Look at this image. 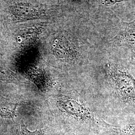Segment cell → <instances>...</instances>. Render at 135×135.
Returning <instances> with one entry per match:
<instances>
[{"mask_svg":"<svg viewBox=\"0 0 135 135\" xmlns=\"http://www.w3.org/2000/svg\"><path fill=\"white\" fill-rule=\"evenodd\" d=\"M61 111L72 120L73 129L81 134L98 132L102 129L109 130L110 127L97 120L91 109L79 98L73 96H64L58 100Z\"/></svg>","mask_w":135,"mask_h":135,"instance_id":"6da1fadb","label":"cell"},{"mask_svg":"<svg viewBox=\"0 0 135 135\" xmlns=\"http://www.w3.org/2000/svg\"><path fill=\"white\" fill-rule=\"evenodd\" d=\"M107 72L117 95L124 103L135 107V78L125 66L108 64Z\"/></svg>","mask_w":135,"mask_h":135,"instance_id":"7a4b0ae2","label":"cell"},{"mask_svg":"<svg viewBox=\"0 0 135 135\" xmlns=\"http://www.w3.org/2000/svg\"><path fill=\"white\" fill-rule=\"evenodd\" d=\"M9 12L16 22L29 20L47 19L50 17L48 10L38 5L15 2L9 7Z\"/></svg>","mask_w":135,"mask_h":135,"instance_id":"3957f363","label":"cell"},{"mask_svg":"<svg viewBox=\"0 0 135 135\" xmlns=\"http://www.w3.org/2000/svg\"><path fill=\"white\" fill-rule=\"evenodd\" d=\"M52 50L57 58L64 62H72L78 56L76 47L64 36H60L55 38L52 45Z\"/></svg>","mask_w":135,"mask_h":135,"instance_id":"277c9868","label":"cell"},{"mask_svg":"<svg viewBox=\"0 0 135 135\" xmlns=\"http://www.w3.org/2000/svg\"><path fill=\"white\" fill-rule=\"evenodd\" d=\"M118 43L133 46L135 44V19L132 22H124L120 31L116 37Z\"/></svg>","mask_w":135,"mask_h":135,"instance_id":"5b68a950","label":"cell"},{"mask_svg":"<svg viewBox=\"0 0 135 135\" xmlns=\"http://www.w3.org/2000/svg\"><path fill=\"white\" fill-rule=\"evenodd\" d=\"M18 106V104H1L0 116L3 118L13 119L16 116V111Z\"/></svg>","mask_w":135,"mask_h":135,"instance_id":"8992f818","label":"cell"},{"mask_svg":"<svg viewBox=\"0 0 135 135\" xmlns=\"http://www.w3.org/2000/svg\"><path fill=\"white\" fill-rule=\"evenodd\" d=\"M16 74L7 68L0 66V82L15 83L18 81Z\"/></svg>","mask_w":135,"mask_h":135,"instance_id":"52a82bcc","label":"cell"},{"mask_svg":"<svg viewBox=\"0 0 135 135\" xmlns=\"http://www.w3.org/2000/svg\"><path fill=\"white\" fill-rule=\"evenodd\" d=\"M117 129L121 135H135V122H132L120 129Z\"/></svg>","mask_w":135,"mask_h":135,"instance_id":"ba28073f","label":"cell"},{"mask_svg":"<svg viewBox=\"0 0 135 135\" xmlns=\"http://www.w3.org/2000/svg\"><path fill=\"white\" fill-rule=\"evenodd\" d=\"M19 135H47L46 130L45 129H38L34 131H30L27 129L24 123L21 125Z\"/></svg>","mask_w":135,"mask_h":135,"instance_id":"9c48e42d","label":"cell"},{"mask_svg":"<svg viewBox=\"0 0 135 135\" xmlns=\"http://www.w3.org/2000/svg\"><path fill=\"white\" fill-rule=\"evenodd\" d=\"M126 1L127 0H100L102 3L105 5H115Z\"/></svg>","mask_w":135,"mask_h":135,"instance_id":"30bf717a","label":"cell"},{"mask_svg":"<svg viewBox=\"0 0 135 135\" xmlns=\"http://www.w3.org/2000/svg\"><path fill=\"white\" fill-rule=\"evenodd\" d=\"M131 59L132 63L135 66V46H133L131 50Z\"/></svg>","mask_w":135,"mask_h":135,"instance_id":"8fae6325","label":"cell"},{"mask_svg":"<svg viewBox=\"0 0 135 135\" xmlns=\"http://www.w3.org/2000/svg\"><path fill=\"white\" fill-rule=\"evenodd\" d=\"M115 133H116V134L117 135H120V134H119V133H117V132H115Z\"/></svg>","mask_w":135,"mask_h":135,"instance_id":"7c38bea8","label":"cell"}]
</instances>
